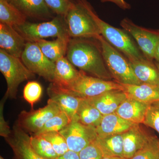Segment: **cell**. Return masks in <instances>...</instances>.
Here are the masks:
<instances>
[{
    "label": "cell",
    "instance_id": "obj_1",
    "mask_svg": "<svg viewBox=\"0 0 159 159\" xmlns=\"http://www.w3.org/2000/svg\"><path fill=\"white\" fill-rule=\"evenodd\" d=\"M66 56L80 70L97 78L112 80L99 42L97 43L89 39H70Z\"/></svg>",
    "mask_w": 159,
    "mask_h": 159
},
{
    "label": "cell",
    "instance_id": "obj_2",
    "mask_svg": "<svg viewBox=\"0 0 159 159\" xmlns=\"http://www.w3.org/2000/svg\"><path fill=\"white\" fill-rule=\"evenodd\" d=\"M87 0H74L63 16L69 36L72 38H93L101 35Z\"/></svg>",
    "mask_w": 159,
    "mask_h": 159
},
{
    "label": "cell",
    "instance_id": "obj_3",
    "mask_svg": "<svg viewBox=\"0 0 159 159\" xmlns=\"http://www.w3.org/2000/svg\"><path fill=\"white\" fill-rule=\"evenodd\" d=\"M99 41L106 65L114 81L121 84H139L142 83L134 74L127 57L107 41L102 35Z\"/></svg>",
    "mask_w": 159,
    "mask_h": 159
},
{
    "label": "cell",
    "instance_id": "obj_4",
    "mask_svg": "<svg viewBox=\"0 0 159 159\" xmlns=\"http://www.w3.org/2000/svg\"><path fill=\"white\" fill-rule=\"evenodd\" d=\"M91 13L97 22L100 34L104 39L127 57L129 61L145 58L132 37L123 29L111 25L102 20L94 11L92 6Z\"/></svg>",
    "mask_w": 159,
    "mask_h": 159
},
{
    "label": "cell",
    "instance_id": "obj_5",
    "mask_svg": "<svg viewBox=\"0 0 159 159\" xmlns=\"http://www.w3.org/2000/svg\"><path fill=\"white\" fill-rule=\"evenodd\" d=\"M0 71L7 83L5 94L12 99H16L18 88L21 83L35 77V74L29 70L21 58L12 56L1 49Z\"/></svg>",
    "mask_w": 159,
    "mask_h": 159
},
{
    "label": "cell",
    "instance_id": "obj_6",
    "mask_svg": "<svg viewBox=\"0 0 159 159\" xmlns=\"http://www.w3.org/2000/svg\"><path fill=\"white\" fill-rule=\"evenodd\" d=\"M61 89L83 99H89L108 91L123 90V87L122 84L114 80H105L89 76L80 70L79 77L72 84L66 88Z\"/></svg>",
    "mask_w": 159,
    "mask_h": 159
},
{
    "label": "cell",
    "instance_id": "obj_7",
    "mask_svg": "<svg viewBox=\"0 0 159 159\" xmlns=\"http://www.w3.org/2000/svg\"><path fill=\"white\" fill-rule=\"evenodd\" d=\"M63 17L58 16L48 21L39 23L26 21L21 25L14 28L27 41L34 42L49 37H70Z\"/></svg>",
    "mask_w": 159,
    "mask_h": 159
},
{
    "label": "cell",
    "instance_id": "obj_8",
    "mask_svg": "<svg viewBox=\"0 0 159 159\" xmlns=\"http://www.w3.org/2000/svg\"><path fill=\"white\" fill-rule=\"evenodd\" d=\"M21 59L29 70L51 83L54 79L55 64L43 53L34 42L27 41Z\"/></svg>",
    "mask_w": 159,
    "mask_h": 159
},
{
    "label": "cell",
    "instance_id": "obj_9",
    "mask_svg": "<svg viewBox=\"0 0 159 159\" xmlns=\"http://www.w3.org/2000/svg\"><path fill=\"white\" fill-rule=\"evenodd\" d=\"M120 25L134 40L145 58L154 61L155 52L159 42V30L143 28L127 18L121 21Z\"/></svg>",
    "mask_w": 159,
    "mask_h": 159
},
{
    "label": "cell",
    "instance_id": "obj_10",
    "mask_svg": "<svg viewBox=\"0 0 159 159\" xmlns=\"http://www.w3.org/2000/svg\"><path fill=\"white\" fill-rule=\"evenodd\" d=\"M60 108L54 101L49 99L47 105L37 110L29 111H23L20 113L16 124L27 133L32 135L39 131L46 122L60 112Z\"/></svg>",
    "mask_w": 159,
    "mask_h": 159
},
{
    "label": "cell",
    "instance_id": "obj_11",
    "mask_svg": "<svg viewBox=\"0 0 159 159\" xmlns=\"http://www.w3.org/2000/svg\"><path fill=\"white\" fill-rule=\"evenodd\" d=\"M59 132L66 139L69 150L77 153L95 141L97 137L95 127L83 124L75 117Z\"/></svg>",
    "mask_w": 159,
    "mask_h": 159
},
{
    "label": "cell",
    "instance_id": "obj_12",
    "mask_svg": "<svg viewBox=\"0 0 159 159\" xmlns=\"http://www.w3.org/2000/svg\"><path fill=\"white\" fill-rule=\"evenodd\" d=\"M30 139L26 132L15 124L11 134L5 139L13 152V159H45L34 151Z\"/></svg>",
    "mask_w": 159,
    "mask_h": 159
},
{
    "label": "cell",
    "instance_id": "obj_13",
    "mask_svg": "<svg viewBox=\"0 0 159 159\" xmlns=\"http://www.w3.org/2000/svg\"><path fill=\"white\" fill-rule=\"evenodd\" d=\"M136 124L123 133V157L130 159L150 142L155 135Z\"/></svg>",
    "mask_w": 159,
    "mask_h": 159
},
{
    "label": "cell",
    "instance_id": "obj_14",
    "mask_svg": "<svg viewBox=\"0 0 159 159\" xmlns=\"http://www.w3.org/2000/svg\"><path fill=\"white\" fill-rule=\"evenodd\" d=\"M26 40L14 27L0 24V47L8 54L21 58Z\"/></svg>",
    "mask_w": 159,
    "mask_h": 159
},
{
    "label": "cell",
    "instance_id": "obj_15",
    "mask_svg": "<svg viewBox=\"0 0 159 159\" xmlns=\"http://www.w3.org/2000/svg\"><path fill=\"white\" fill-rule=\"evenodd\" d=\"M47 91L49 99L55 102L72 121L83 99L55 86L51 83Z\"/></svg>",
    "mask_w": 159,
    "mask_h": 159
},
{
    "label": "cell",
    "instance_id": "obj_16",
    "mask_svg": "<svg viewBox=\"0 0 159 159\" xmlns=\"http://www.w3.org/2000/svg\"><path fill=\"white\" fill-rule=\"evenodd\" d=\"M127 98L123 90H113L93 98L85 99L95 106L103 116L116 112L121 103Z\"/></svg>",
    "mask_w": 159,
    "mask_h": 159
},
{
    "label": "cell",
    "instance_id": "obj_17",
    "mask_svg": "<svg viewBox=\"0 0 159 159\" xmlns=\"http://www.w3.org/2000/svg\"><path fill=\"white\" fill-rule=\"evenodd\" d=\"M136 124L122 119L116 113L103 116L96 128L97 138L124 133Z\"/></svg>",
    "mask_w": 159,
    "mask_h": 159
},
{
    "label": "cell",
    "instance_id": "obj_18",
    "mask_svg": "<svg viewBox=\"0 0 159 159\" xmlns=\"http://www.w3.org/2000/svg\"><path fill=\"white\" fill-rule=\"evenodd\" d=\"M54 79L53 84L60 89H66L72 84L79 77L80 70H78L66 56L55 62Z\"/></svg>",
    "mask_w": 159,
    "mask_h": 159
},
{
    "label": "cell",
    "instance_id": "obj_19",
    "mask_svg": "<svg viewBox=\"0 0 159 159\" xmlns=\"http://www.w3.org/2000/svg\"><path fill=\"white\" fill-rule=\"evenodd\" d=\"M148 104L127 97L116 113L122 119L135 124H143Z\"/></svg>",
    "mask_w": 159,
    "mask_h": 159
},
{
    "label": "cell",
    "instance_id": "obj_20",
    "mask_svg": "<svg viewBox=\"0 0 159 159\" xmlns=\"http://www.w3.org/2000/svg\"><path fill=\"white\" fill-rule=\"evenodd\" d=\"M27 17L45 19L51 16V9L44 0H8Z\"/></svg>",
    "mask_w": 159,
    "mask_h": 159
},
{
    "label": "cell",
    "instance_id": "obj_21",
    "mask_svg": "<svg viewBox=\"0 0 159 159\" xmlns=\"http://www.w3.org/2000/svg\"><path fill=\"white\" fill-rule=\"evenodd\" d=\"M129 63L136 77L142 83L159 87V70L154 61L145 58Z\"/></svg>",
    "mask_w": 159,
    "mask_h": 159
},
{
    "label": "cell",
    "instance_id": "obj_22",
    "mask_svg": "<svg viewBox=\"0 0 159 159\" xmlns=\"http://www.w3.org/2000/svg\"><path fill=\"white\" fill-rule=\"evenodd\" d=\"M122 85L127 97L148 104L159 101V87L145 83Z\"/></svg>",
    "mask_w": 159,
    "mask_h": 159
},
{
    "label": "cell",
    "instance_id": "obj_23",
    "mask_svg": "<svg viewBox=\"0 0 159 159\" xmlns=\"http://www.w3.org/2000/svg\"><path fill=\"white\" fill-rule=\"evenodd\" d=\"M70 39V37H60L52 41L39 39L34 42L37 44L46 56L55 62L57 60L66 56Z\"/></svg>",
    "mask_w": 159,
    "mask_h": 159
},
{
    "label": "cell",
    "instance_id": "obj_24",
    "mask_svg": "<svg viewBox=\"0 0 159 159\" xmlns=\"http://www.w3.org/2000/svg\"><path fill=\"white\" fill-rule=\"evenodd\" d=\"M97 145L103 157H123V133L97 138Z\"/></svg>",
    "mask_w": 159,
    "mask_h": 159
},
{
    "label": "cell",
    "instance_id": "obj_25",
    "mask_svg": "<svg viewBox=\"0 0 159 159\" xmlns=\"http://www.w3.org/2000/svg\"><path fill=\"white\" fill-rule=\"evenodd\" d=\"M27 17L8 0H0V24L13 27L25 24Z\"/></svg>",
    "mask_w": 159,
    "mask_h": 159
},
{
    "label": "cell",
    "instance_id": "obj_26",
    "mask_svg": "<svg viewBox=\"0 0 159 159\" xmlns=\"http://www.w3.org/2000/svg\"><path fill=\"white\" fill-rule=\"evenodd\" d=\"M103 116L102 113L87 99H83L75 117L83 124L96 128Z\"/></svg>",
    "mask_w": 159,
    "mask_h": 159
},
{
    "label": "cell",
    "instance_id": "obj_27",
    "mask_svg": "<svg viewBox=\"0 0 159 159\" xmlns=\"http://www.w3.org/2000/svg\"><path fill=\"white\" fill-rule=\"evenodd\" d=\"M30 143L34 151L43 158L57 159L58 156L50 142L42 135H32Z\"/></svg>",
    "mask_w": 159,
    "mask_h": 159
},
{
    "label": "cell",
    "instance_id": "obj_28",
    "mask_svg": "<svg viewBox=\"0 0 159 159\" xmlns=\"http://www.w3.org/2000/svg\"><path fill=\"white\" fill-rule=\"evenodd\" d=\"M71 122L67 115L61 111L49 119L43 128L34 135L41 134L50 132H60L65 128Z\"/></svg>",
    "mask_w": 159,
    "mask_h": 159
},
{
    "label": "cell",
    "instance_id": "obj_29",
    "mask_svg": "<svg viewBox=\"0 0 159 159\" xmlns=\"http://www.w3.org/2000/svg\"><path fill=\"white\" fill-rule=\"evenodd\" d=\"M130 159H159V139L155 136Z\"/></svg>",
    "mask_w": 159,
    "mask_h": 159
},
{
    "label": "cell",
    "instance_id": "obj_30",
    "mask_svg": "<svg viewBox=\"0 0 159 159\" xmlns=\"http://www.w3.org/2000/svg\"><path fill=\"white\" fill-rule=\"evenodd\" d=\"M43 89L39 83L35 81H30L26 84L23 91V97L33 109L34 104L40 99Z\"/></svg>",
    "mask_w": 159,
    "mask_h": 159
},
{
    "label": "cell",
    "instance_id": "obj_31",
    "mask_svg": "<svg viewBox=\"0 0 159 159\" xmlns=\"http://www.w3.org/2000/svg\"><path fill=\"white\" fill-rule=\"evenodd\" d=\"M41 135L50 142L58 156L69 150L66 139L59 132H50Z\"/></svg>",
    "mask_w": 159,
    "mask_h": 159
},
{
    "label": "cell",
    "instance_id": "obj_32",
    "mask_svg": "<svg viewBox=\"0 0 159 159\" xmlns=\"http://www.w3.org/2000/svg\"><path fill=\"white\" fill-rule=\"evenodd\" d=\"M143 124L153 129L159 134V101L148 104Z\"/></svg>",
    "mask_w": 159,
    "mask_h": 159
},
{
    "label": "cell",
    "instance_id": "obj_33",
    "mask_svg": "<svg viewBox=\"0 0 159 159\" xmlns=\"http://www.w3.org/2000/svg\"><path fill=\"white\" fill-rule=\"evenodd\" d=\"M51 11L60 16H64L74 0H44Z\"/></svg>",
    "mask_w": 159,
    "mask_h": 159
},
{
    "label": "cell",
    "instance_id": "obj_34",
    "mask_svg": "<svg viewBox=\"0 0 159 159\" xmlns=\"http://www.w3.org/2000/svg\"><path fill=\"white\" fill-rule=\"evenodd\" d=\"M80 159H102L103 155L96 140L79 152Z\"/></svg>",
    "mask_w": 159,
    "mask_h": 159
},
{
    "label": "cell",
    "instance_id": "obj_35",
    "mask_svg": "<svg viewBox=\"0 0 159 159\" xmlns=\"http://www.w3.org/2000/svg\"><path fill=\"white\" fill-rule=\"evenodd\" d=\"M8 97L5 94L0 103V135L4 139L7 138L11 133V129L8 123L4 119L3 116V108L4 104Z\"/></svg>",
    "mask_w": 159,
    "mask_h": 159
},
{
    "label": "cell",
    "instance_id": "obj_36",
    "mask_svg": "<svg viewBox=\"0 0 159 159\" xmlns=\"http://www.w3.org/2000/svg\"><path fill=\"white\" fill-rule=\"evenodd\" d=\"M101 2L104 3L110 2L116 4L118 7L123 10L130 9V5L126 2L125 0H100Z\"/></svg>",
    "mask_w": 159,
    "mask_h": 159
},
{
    "label": "cell",
    "instance_id": "obj_37",
    "mask_svg": "<svg viewBox=\"0 0 159 159\" xmlns=\"http://www.w3.org/2000/svg\"><path fill=\"white\" fill-rule=\"evenodd\" d=\"M57 159H80L79 153L69 150L63 154L58 156Z\"/></svg>",
    "mask_w": 159,
    "mask_h": 159
},
{
    "label": "cell",
    "instance_id": "obj_38",
    "mask_svg": "<svg viewBox=\"0 0 159 159\" xmlns=\"http://www.w3.org/2000/svg\"><path fill=\"white\" fill-rule=\"evenodd\" d=\"M154 61L159 63V42L157 46L154 54Z\"/></svg>",
    "mask_w": 159,
    "mask_h": 159
},
{
    "label": "cell",
    "instance_id": "obj_39",
    "mask_svg": "<svg viewBox=\"0 0 159 159\" xmlns=\"http://www.w3.org/2000/svg\"><path fill=\"white\" fill-rule=\"evenodd\" d=\"M102 159H128L125 158L124 157H103Z\"/></svg>",
    "mask_w": 159,
    "mask_h": 159
},
{
    "label": "cell",
    "instance_id": "obj_40",
    "mask_svg": "<svg viewBox=\"0 0 159 159\" xmlns=\"http://www.w3.org/2000/svg\"><path fill=\"white\" fill-rule=\"evenodd\" d=\"M155 62L156 64V65L157 66L159 70V63L157 62V61H154Z\"/></svg>",
    "mask_w": 159,
    "mask_h": 159
},
{
    "label": "cell",
    "instance_id": "obj_41",
    "mask_svg": "<svg viewBox=\"0 0 159 159\" xmlns=\"http://www.w3.org/2000/svg\"><path fill=\"white\" fill-rule=\"evenodd\" d=\"M0 159H4V158H3L1 156H0Z\"/></svg>",
    "mask_w": 159,
    "mask_h": 159
}]
</instances>
